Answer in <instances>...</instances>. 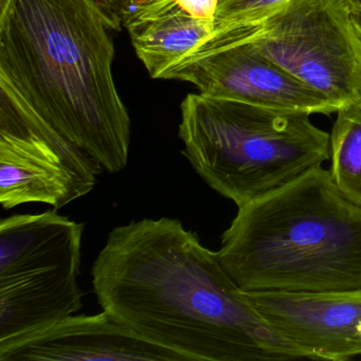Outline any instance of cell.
Returning a JSON list of instances; mask_svg holds the SVG:
<instances>
[{
	"label": "cell",
	"instance_id": "cell-1",
	"mask_svg": "<svg viewBox=\"0 0 361 361\" xmlns=\"http://www.w3.org/2000/svg\"><path fill=\"white\" fill-rule=\"evenodd\" d=\"M92 274L103 310L187 361L304 358L257 312L216 252L178 219L114 228Z\"/></svg>",
	"mask_w": 361,
	"mask_h": 361
},
{
	"label": "cell",
	"instance_id": "cell-2",
	"mask_svg": "<svg viewBox=\"0 0 361 361\" xmlns=\"http://www.w3.org/2000/svg\"><path fill=\"white\" fill-rule=\"evenodd\" d=\"M111 31L92 0H13L0 16V105L115 174L128 166L130 119Z\"/></svg>",
	"mask_w": 361,
	"mask_h": 361
},
{
	"label": "cell",
	"instance_id": "cell-3",
	"mask_svg": "<svg viewBox=\"0 0 361 361\" xmlns=\"http://www.w3.org/2000/svg\"><path fill=\"white\" fill-rule=\"evenodd\" d=\"M216 255L244 291L359 289L361 208L318 166L238 207Z\"/></svg>",
	"mask_w": 361,
	"mask_h": 361
},
{
	"label": "cell",
	"instance_id": "cell-4",
	"mask_svg": "<svg viewBox=\"0 0 361 361\" xmlns=\"http://www.w3.org/2000/svg\"><path fill=\"white\" fill-rule=\"evenodd\" d=\"M183 154L202 180L242 207L331 158L329 134L310 114L190 94L181 103Z\"/></svg>",
	"mask_w": 361,
	"mask_h": 361
},
{
	"label": "cell",
	"instance_id": "cell-5",
	"mask_svg": "<svg viewBox=\"0 0 361 361\" xmlns=\"http://www.w3.org/2000/svg\"><path fill=\"white\" fill-rule=\"evenodd\" d=\"M83 223L56 210L0 221V346L82 308Z\"/></svg>",
	"mask_w": 361,
	"mask_h": 361
},
{
	"label": "cell",
	"instance_id": "cell-6",
	"mask_svg": "<svg viewBox=\"0 0 361 361\" xmlns=\"http://www.w3.org/2000/svg\"><path fill=\"white\" fill-rule=\"evenodd\" d=\"M221 39L248 42L336 109L361 98V39L345 0H289L207 42Z\"/></svg>",
	"mask_w": 361,
	"mask_h": 361
},
{
	"label": "cell",
	"instance_id": "cell-7",
	"mask_svg": "<svg viewBox=\"0 0 361 361\" xmlns=\"http://www.w3.org/2000/svg\"><path fill=\"white\" fill-rule=\"evenodd\" d=\"M103 166L51 130L0 106V202H42L58 211L87 195Z\"/></svg>",
	"mask_w": 361,
	"mask_h": 361
},
{
	"label": "cell",
	"instance_id": "cell-8",
	"mask_svg": "<svg viewBox=\"0 0 361 361\" xmlns=\"http://www.w3.org/2000/svg\"><path fill=\"white\" fill-rule=\"evenodd\" d=\"M162 80L189 82L200 94L310 115L337 109L324 97L240 39L206 42Z\"/></svg>",
	"mask_w": 361,
	"mask_h": 361
},
{
	"label": "cell",
	"instance_id": "cell-9",
	"mask_svg": "<svg viewBox=\"0 0 361 361\" xmlns=\"http://www.w3.org/2000/svg\"><path fill=\"white\" fill-rule=\"evenodd\" d=\"M264 319L304 358L345 361L361 355V288L245 291Z\"/></svg>",
	"mask_w": 361,
	"mask_h": 361
},
{
	"label": "cell",
	"instance_id": "cell-10",
	"mask_svg": "<svg viewBox=\"0 0 361 361\" xmlns=\"http://www.w3.org/2000/svg\"><path fill=\"white\" fill-rule=\"evenodd\" d=\"M187 361L141 337L109 312L69 316L56 324L0 346V361Z\"/></svg>",
	"mask_w": 361,
	"mask_h": 361
},
{
	"label": "cell",
	"instance_id": "cell-11",
	"mask_svg": "<svg viewBox=\"0 0 361 361\" xmlns=\"http://www.w3.org/2000/svg\"><path fill=\"white\" fill-rule=\"evenodd\" d=\"M139 60L153 79L208 41L214 24L194 18L176 0H136L122 18Z\"/></svg>",
	"mask_w": 361,
	"mask_h": 361
},
{
	"label": "cell",
	"instance_id": "cell-12",
	"mask_svg": "<svg viewBox=\"0 0 361 361\" xmlns=\"http://www.w3.org/2000/svg\"><path fill=\"white\" fill-rule=\"evenodd\" d=\"M329 135L331 178L340 193L361 208V98L342 105Z\"/></svg>",
	"mask_w": 361,
	"mask_h": 361
},
{
	"label": "cell",
	"instance_id": "cell-13",
	"mask_svg": "<svg viewBox=\"0 0 361 361\" xmlns=\"http://www.w3.org/2000/svg\"><path fill=\"white\" fill-rule=\"evenodd\" d=\"M288 1L289 0H219L215 16L214 30L211 37L259 22Z\"/></svg>",
	"mask_w": 361,
	"mask_h": 361
},
{
	"label": "cell",
	"instance_id": "cell-14",
	"mask_svg": "<svg viewBox=\"0 0 361 361\" xmlns=\"http://www.w3.org/2000/svg\"><path fill=\"white\" fill-rule=\"evenodd\" d=\"M113 31L122 29V18L136 0H92Z\"/></svg>",
	"mask_w": 361,
	"mask_h": 361
},
{
	"label": "cell",
	"instance_id": "cell-15",
	"mask_svg": "<svg viewBox=\"0 0 361 361\" xmlns=\"http://www.w3.org/2000/svg\"><path fill=\"white\" fill-rule=\"evenodd\" d=\"M183 9L198 20L214 24L219 0H176Z\"/></svg>",
	"mask_w": 361,
	"mask_h": 361
},
{
	"label": "cell",
	"instance_id": "cell-16",
	"mask_svg": "<svg viewBox=\"0 0 361 361\" xmlns=\"http://www.w3.org/2000/svg\"><path fill=\"white\" fill-rule=\"evenodd\" d=\"M352 20L361 39V11H352Z\"/></svg>",
	"mask_w": 361,
	"mask_h": 361
},
{
	"label": "cell",
	"instance_id": "cell-17",
	"mask_svg": "<svg viewBox=\"0 0 361 361\" xmlns=\"http://www.w3.org/2000/svg\"><path fill=\"white\" fill-rule=\"evenodd\" d=\"M350 11H361V0H345Z\"/></svg>",
	"mask_w": 361,
	"mask_h": 361
},
{
	"label": "cell",
	"instance_id": "cell-18",
	"mask_svg": "<svg viewBox=\"0 0 361 361\" xmlns=\"http://www.w3.org/2000/svg\"><path fill=\"white\" fill-rule=\"evenodd\" d=\"M13 0H0V16H5Z\"/></svg>",
	"mask_w": 361,
	"mask_h": 361
},
{
	"label": "cell",
	"instance_id": "cell-19",
	"mask_svg": "<svg viewBox=\"0 0 361 361\" xmlns=\"http://www.w3.org/2000/svg\"><path fill=\"white\" fill-rule=\"evenodd\" d=\"M358 331H359V334H360V335H361V321H360V323H359V324H358Z\"/></svg>",
	"mask_w": 361,
	"mask_h": 361
}]
</instances>
